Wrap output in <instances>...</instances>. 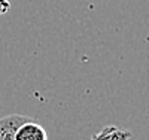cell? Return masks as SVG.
I'll use <instances>...</instances> for the list:
<instances>
[{"label":"cell","mask_w":149,"mask_h":140,"mask_svg":"<svg viewBox=\"0 0 149 140\" xmlns=\"http://www.w3.org/2000/svg\"><path fill=\"white\" fill-rule=\"evenodd\" d=\"M33 118L26 115H8L0 118V140H15L17 130L24 124L29 122Z\"/></svg>","instance_id":"obj_1"},{"label":"cell","mask_w":149,"mask_h":140,"mask_svg":"<svg viewBox=\"0 0 149 140\" xmlns=\"http://www.w3.org/2000/svg\"><path fill=\"white\" fill-rule=\"evenodd\" d=\"M15 140H48V133L39 122L31 119L17 130Z\"/></svg>","instance_id":"obj_2"},{"label":"cell","mask_w":149,"mask_h":140,"mask_svg":"<svg viewBox=\"0 0 149 140\" xmlns=\"http://www.w3.org/2000/svg\"><path fill=\"white\" fill-rule=\"evenodd\" d=\"M10 9V3H9V0H0V17L8 14Z\"/></svg>","instance_id":"obj_3"}]
</instances>
